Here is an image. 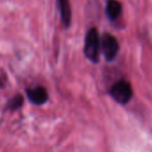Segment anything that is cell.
<instances>
[{
  "label": "cell",
  "mask_w": 152,
  "mask_h": 152,
  "mask_svg": "<svg viewBox=\"0 0 152 152\" xmlns=\"http://www.w3.org/2000/svg\"><path fill=\"white\" fill-rule=\"evenodd\" d=\"M100 52V38L96 28H91L88 31L85 37L84 54L85 56L94 64L99 62Z\"/></svg>",
  "instance_id": "obj_1"
},
{
  "label": "cell",
  "mask_w": 152,
  "mask_h": 152,
  "mask_svg": "<svg viewBox=\"0 0 152 152\" xmlns=\"http://www.w3.org/2000/svg\"><path fill=\"white\" fill-rule=\"evenodd\" d=\"M109 95L115 102L121 105H126L132 99L133 95L132 85L127 81H118L110 88Z\"/></svg>",
  "instance_id": "obj_2"
},
{
  "label": "cell",
  "mask_w": 152,
  "mask_h": 152,
  "mask_svg": "<svg viewBox=\"0 0 152 152\" xmlns=\"http://www.w3.org/2000/svg\"><path fill=\"white\" fill-rule=\"evenodd\" d=\"M100 49L107 61H113L119 51L117 39L114 35L105 32L100 39Z\"/></svg>",
  "instance_id": "obj_3"
},
{
  "label": "cell",
  "mask_w": 152,
  "mask_h": 152,
  "mask_svg": "<svg viewBox=\"0 0 152 152\" xmlns=\"http://www.w3.org/2000/svg\"><path fill=\"white\" fill-rule=\"evenodd\" d=\"M28 99L34 105L41 106L48 100V93L43 86H37L26 90Z\"/></svg>",
  "instance_id": "obj_4"
},
{
  "label": "cell",
  "mask_w": 152,
  "mask_h": 152,
  "mask_svg": "<svg viewBox=\"0 0 152 152\" xmlns=\"http://www.w3.org/2000/svg\"><path fill=\"white\" fill-rule=\"evenodd\" d=\"M61 20L64 25L68 28L72 22V10L69 0H57Z\"/></svg>",
  "instance_id": "obj_5"
},
{
  "label": "cell",
  "mask_w": 152,
  "mask_h": 152,
  "mask_svg": "<svg viewBox=\"0 0 152 152\" xmlns=\"http://www.w3.org/2000/svg\"><path fill=\"white\" fill-rule=\"evenodd\" d=\"M106 14L110 21L117 20L122 14V5L117 0H107L106 5Z\"/></svg>",
  "instance_id": "obj_6"
},
{
  "label": "cell",
  "mask_w": 152,
  "mask_h": 152,
  "mask_svg": "<svg viewBox=\"0 0 152 152\" xmlns=\"http://www.w3.org/2000/svg\"><path fill=\"white\" fill-rule=\"evenodd\" d=\"M23 105V97L21 94H17L15 96H14L7 103V109L11 110V111H15L18 110L19 108H21Z\"/></svg>",
  "instance_id": "obj_7"
}]
</instances>
